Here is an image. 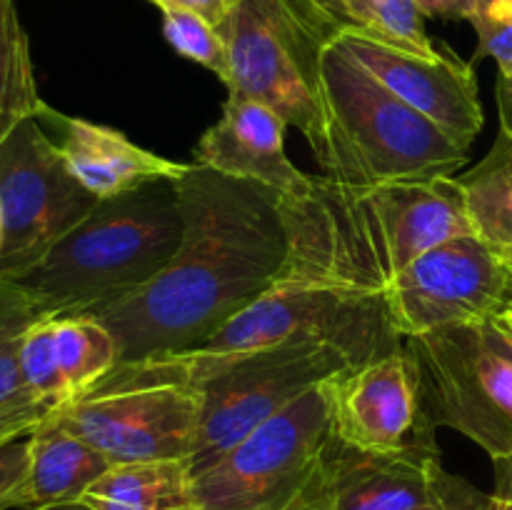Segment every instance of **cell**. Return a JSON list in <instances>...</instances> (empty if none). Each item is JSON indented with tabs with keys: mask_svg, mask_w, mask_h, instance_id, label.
<instances>
[{
	"mask_svg": "<svg viewBox=\"0 0 512 510\" xmlns=\"http://www.w3.org/2000/svg\"><path fill=\"white\" fill-rule=\"evenodd\" d=\"M183 240L150 283L88 310L108 325L120 363L198 350L260 298L288 263L280 193L190 163L178 178Z\"/></svg>",
	"mask_w": 512,
	"mask_h": 510,
	"instance_id": "obj_1",
	"label": "cell"
},
{
	"mask_svg": "<svg viewBox=\"0 0 512 510\" xmlns=\"http://www.w3.org/2000/svg\"><path fill=\"white\" fill-rule=\"evenodd\" d=\"M288 230L283 273L383 295L420 255L475 235L458 175L345 185L313 178L303 195H280Z\"/></svg>",
	"mask_w": 512,
	"mask_h": 510,
	"instance_id": "obj_2",
	"label": "cell"
},
{
	"mask_svg": "<svg viewBox=\"0 0 512 510\" xmlns=\"http://www.w3.org/2000/svg\"><path fill=\"white\" fill-rule=\"evenodd\" d=\"M180 240L178 180H155L100 200L13 283L45 313H88L150 283L173 260Z\"/></svg>",
	"mask_w": 512,
	"mask_h": 510,
	"instance_id": "obj_3",
	"label": "cell"
},
{
	"mask_svg": "<svg viewBox=\"0 0 512 510\" xmlns=\"http://www.w3.org/2000/svg\"><path fill=\"white\" fill-rule=\"evenodd\" d=\"M328 158L323 178L345 185L455 175L470 150L373 78L338 38L320 60Z\"/></svg>",
	"mask_w": 512,
	"mask_h": 510,
	"instance_id": "obj_4",
	"label": "cell"
},
{
	"mask_svg": "<svg viewBox=\"0 0 512 510\" xmlns=\"http://www.w3.org/2000/svg\"><path fill=\"white\" fill-rule=\"evenodd\" d=\"M148 360H158L200 395V425L188 458L193 478L315 385L353 368L338 348L305 340L238 353L190 350Z\"/></svg>",
	"mask_w": 512,
	"mask_h": 510,
	"instance_id": "obj_5",
	"label": "cell"
},
{
	"mask_svg": "<svg viewBox=\"0 0 512 510\" xmlns=\"http://www.w3.org/2000/svg\"><path fill=\"white\" fill-rule=\"evenodd\" d=\"M50 423L98 448L115 465L190 458L200 395L158 360L118 363L95 388L50 410Z\"/></svg>",
	"mask_w": 512,
	"mask_h": 510,
	"instance_id": "obj_6",
	"label": "cell"
},
{
	"mask_svg": "<svg viewBox=\"0 0 512 510\" xmlns=\"http://www.w3.org/2000/svg\"><path fill=\"white\" fill-rule=\"evenodd\" d=\"M230 55L228 93L273 108L298 128L323 168L328 158L320 60L330 38L305 23L285 0H240L220 25Z\"/></svg>",
	"mask_w": 512,
	"mask_h": 510,
	"instance_id": "obj_7",
	"label": "cell"
},
{
	"mask_svg": "<svg viewBox=\"0 0 512 510\" xmlns=\"http://www.w3.org/2000/svg\"><path fill=\"white\" fill-rule=\"evenodd\" d=\"M330 380L258 425L198 475L200 510H303L335 440Z\"/></svg>",
	"mask_w": 512,
	"mask_h": 510,
	"instance_id": "obj_8",
	"label": "cell"
},
{
	"mask_svg": "<svg viewBox=\"0 0 512 510\" xmlns=\"http://www.w3.org/2000/svg\"><path fill=\"white\" fill-rule=\"evenodd\" d=\"M295 340L338 348L353 368L403 348L383 295L280 273L255 303L225 323L198 353H238Z\"/></svg>",
	"mask_w": 512,
	"mask_h": 510,
	"instance_id": "obj_9",
	"label": "cell"
},
{
	"mask_svg": "<svg viewBox=\"0 0 512 510\" xmlns=\"http://www.w3.org/2000/svg\"><path fill=\"white\" fill-rule=\"evenodd\" d=\"M430 423L453 428L490 458L512 453V355L493 323L445 325L403 340Z\"/></svg>",
	"mask_w": 512,
	"mask_h": 510,
	"instance_id": "obj_10",
	"label": "cell"
},
{
	"mask_svg": "<svg viewBox=\"0 0 512 510\" xmlns=\"http://www.w3.org/2000/svg\"><path fill=\"white\" fill-rule=\"evenodd\" d=\"M25 118L0 140V278L15 280L83 223L100 198L73 175L63 150Z\"/></svg>",
	"mask_w": 512,
	"mask_h": 510,
	"instance_id": "obj_11",
	"label": "cell"
},
{
	"mask_svg": "<svg viewBox=\"0 0 512 510\" xmlns=\"http://www.w3.org/2000/svg\"><path fill=\"white\" fill-rule=\"evenodd\" d=\"M385 303L403 340L445 325L490 323L512 303V275L498 250L463 235L408 265L388 285Z\"/></svg>",
	"mask_w": 512,
	"mask_h": 510,
	"instance_id": "obj_12",
	"label": "cell"
},
{
	"mask_svg": "<svg viewBox=\"0 0 512 510\" xmlns=\"http://www.w3.org/2000/svg\"><path fill=\"white\" fill-rule=\"evenodd\" d=\"M333 428L363 450H438L423 403V383L408 348L350 368L330 380Z\"/></svg>",
	"mask_w": 512,
	"mask_h": 510,
	"instance_id": "obj_13",
	"label": "cell"
},
{
	"mask_svg": "<svg viewBox=\"0 0 512 510\" xmlns=\"http://www.w3.org/2000/svg\"><path fill=\"white\" fill-rule=\"evenodd\" d=\"M335 38L390 93L470 150L485 123L473 65L448 48L438 55H418L360 35Z\"/></svg>",
	"mask_w": 512,
	"mask_h": 510,
	"instance_id": "obj_14",
	"label": "cell"
},
{
	"mask_svg": "<svg viewBox=\"0 0 512 510\" xmlns=\"http://www.w3.org/2000/svg\"><path fill=\"white\" fill-rule=\"evenodd\" d=\"M448 470L438 450H363L335 435L303 510H413Z\"/></svg>",
	"mask_w": 512,
	"mask_h": 510,
	"instance_id": "obj_15",
	"label": "cell"
},
{
	"mask_svg": "<svg viewBox=\"0 0 512 510\" xmlns=\"http://www.w3.org/2000/svg\"><path fill=\"white\" fill-rule=\"evenodd\" d=\"M288 123L268 108L245 95L228 93L223 115L210 125L195 148V163L208 165L233 178L268 185L283 198L303 195L315 175L303 173L285 153Z\"/></svg>",
	"mask_w": 512,
	"mask_h": 510,
	"instance_id": "obj_16",
	"label": "cell"
},
{
	"mask_svg": "<svg viewBox=\"0 0 512 510\" xmlns=\"http://www.w3.org/2000/svg\"><path fill=\"white\" fill-rule=\"evenodd\" d=\"M40 118L60 125L58 145L70 170L100 200L115 198L155 180H178L190 165L150 153L135 145L128 135L108 125L68 118V115L55 113L53 108H45Z\"/></svg>",
	"mask_w": 512,
	"mask_h": 510,
	"instance_id": "obj_17",
	"label": "cell"
},
{
	"mask_svg": "<svg viewBox=\"0 0 512 510\" xmlns=\"http://www.w3.org/2000/svg\"><path fill=\"white\" fill-rule=\"evenodd\" d=\"M113 460L48 418L28 435V470L15 495L20 510H55L83 500Z\"/></svg>",
	"mask_w": 512,
	"mask_h": 510,
	"instance_id": "obj_18",
	"label": "cell"
},
{
	"mask_svg": "<svg viewBox=\"0 0 512 510\" xmlns=\"http://www.w3.org/2000/svg\"><path fill=\"white\" fill-rule=\"evenodd\" d=\"M80 503L90 510H200L188 458L113 465Z\"/></svg>",
	"mask_w": 512,
	"mask_h": 510,
	"instance_id": "obj_19",
	"label": "cell"
},
{
	"mask_svg": "<svg viewBox=\"0 0 512 510\" xmlns=\"http://www.w3.org/2000/svg\"><path fill=\"white\" fill-rule=\"evenodd\" d=\"M338 35H360L418 55L443 53L415 0H315Z\"/></svg>",
	"mask_w": 512,
	"mask_h": 510,
	"instance_id": "obj_20",
	"label": "cell"
},
{
	"mask_svg": "<svg viewBox=\"0 0 512 510\" xmlns=\"http://www.w3.org/2000/svg\"><path fill=\"white\" fill-rule=\"evenodd\" d=\"M458 180L475 235L498 253L512 250V130L500 128L488 155Z\"/></svg>",
	"mask_w": 512,
	"mask_h": 510,
	"instance_id": "obj_21",
	"label": "cell"
},
{
	"mask_svg": "<svg viewBox=\"0 0 512 510\" xmlns=\"http://www.w3.org/2000/svg\"><path fill=\"white\" fill-rule=\"evenodd\" d=\"M55 350L70 400L88 393L120 363V348L108 325L88 313L53 315Z\"/></svg>",
	"mask_w": 512,
	"mask_h": 510,
	"instance_id": "obj_22",
	"label": "cell"
},
{
	"mask_svg": "<svg viewBox=\"0 0 512 510\" xmlns=\"http://www.w3.org/2000/svg\"><path fill=\"white\" fill-rule=\"evenodd\" d=\"M48 105L38 95L30 40L15 0H0V140L25 118H40Z\"/></svg>",
	"mask_w": 512,
	"mask_h": 510,
	"instance_id": "obj_23",
	"label": "cell"
},
{
	"mask_svg": "<svg viewBox=\"0 0 512 510\" xmlns=\"http://www.w3.org/2000/svg\"><path fill=\"white\" fill-rule=\"evenodd\" d=\"M40 315L48 313L18 283L0 278V408L38 403L20 370V343Z\"/></svg>",
	"mask_w": 512,
	"mask_h": 510,
	"instance_id": "obj_24",
	"label": "cell"
},
{
	"mask_svg": "<svg viewBox=\"0 0 512 510\" xmlns=\"http://www.w3.org/2000/svg\"><path fill=\"white\" fill-rule=\"evenodd\" d=\"M20 370H23L25 383L38 403L58 408L70 400L68 383L63 378L58 350H55L53 313L40 315L25 330L23 343H20Z\"/></svg>",
	"mask_w": 512,
	"mask_h": 510,
	"instance_id": "obj_25",
	"label": "cell"
},
{
	"mask_svg": "<svg viewBox=\"0 0 512 510\" xmlns=\"http://www.w3.org/2000/svg\"><path fill=\"white\" fill-rule=\"evenodd\" d=\"M163 35L183 58L213 70L223 83L230 78V55L223 35L213 23L193 10L165 8L163 10Z\"/></svg>",
	"mask_w": 512,
	"mask_h": 510,
	"instance_id": "obj_26",
	"label": "cell"
},
{
	"mask_svg": "<svg viewBox=\"0 0 512 510\" xmlns=\"http://www.w3.org/2000/svg\"><path fill=\"white\" fill-rule=\"evenodd\" d=\"M478 33V58H493L500 75H512V0H475L470 15Z\"/></svg>",
	"mask_w": 512,
	"mask_h": 510,
	"instance_id": "obj_27",
	"label": "cell"
},
{
	"mask_svg": "<svg viewBox=\"0 0 512 510\" xmlns=\"http://www.w3.org/2000/svg\"><path fill=\"white\" fill-rule=\"evenodd\" d=\"M413 510H493V495L480 493L468 480L445 473L438 493Z\"/></svg>",
	"mask_w": 512,
	"mask_h": 510,
	"instance_id": "obj_28",
	"label": "cell"
},
{
	"mask_svg": "<svg viewBox=\"0 0 512 510\" xmlns=\"http://www.w3.org/2000/svg\"><path fill=\"white\" fill-rule=\"evenodd\" d=\"M28 470V435L0 445V510L15 508V495Z\"/></svg>",
	"mask_w": 512,
	"mask_h": 510,
	"instance_id": "obj_29",
	"label": "cell"
},
{
	"mask_svg": "<svg viewBox=\"0 0 512 510\" xmlns=\"http://www.w3.org/2000/svg\"><path fill=\"white\" fill-rule=\"evenodd\" d=\"M50 405L33 403V405H15V408H0V445L10 440L25 438L33 433L40 423L50 415Z\"/></svg>",
	"mask_w": 512,
	"mask_h": 510,
	"instance_id": "obj_30",
	"label": "cell"
},
{
	"mask_svg": "<svg viewBox=\"0 0 512 510\" xmlns=\"http://www.w3.org/2000/svg\"><path fill=\"white\" fill-rule=\"evenodd\" d=\"M240 0H163V8H183V10H193V13L203 15L208 23H213L215 28L225 23L230 18L235 8H238Z\"/></svg>",
	"mask_w": 512,
	"mask_h": 510,
	"instance_id": "obj_31",
	"label": "cell"
},
{
	"mask_svg": "<svg viewBox=\"0 0 512 510\" xmlns=\"http://www.w3.org/2000/svg\"><path fill=\"white\" fill-rule=\"evenodd\" d=\"M425 18L470 20L475 10V0H415Z\"/></svg>",
	"mask_w": 512,
	"mask_h": 510,
	"instance_id": "obj_32",
	"label": "cell"
},
{
	"mask_svg": "<svg viewBox=\"0 0 512 510\" xmlns=\"http://www.w3.org/2000/svg\"><path fill=\"white\" fill-rule=\"evenodd\" d=\"M285 3H288L290 8H293L295 13H298L300 18L305 20V23L313 25V28L318 30V33H323L325 38L333 40L335 35H338L333 30V25L328 23V18H325V15L320 13V8H318V5H315V0H285Z\"/></svg>",
	"mask_w": 512,
	"mask_h": 510,
	"instance_id": "obj_33",
	"label": "cell"
},
{
	"mask_svg": "<svg viewBox=\"0 0 512 510\" xmlns=\"http://www.w3.org/2000/svg\"><path fill=\"white\" fill-rule=\"evenodd\" d=\"M495 490L493 498L512 503V453L503 455V458H495Z\"/></svg>",
	"mask_w": 512,
	"mask_h": 510,
	"instance_id": "obj_34",
	"label": "cell"
},
{
	"mask_svg": "<svg viewBox=\"0 0 512 510\" xmlns=\"http://www.w3.org/2000/svg\"><path fill=\"white\" fill-rule=\"evenodd\" d=\"M495 98H498L500 128L512 130V75H500L495 85Z\"/></svg>",
	"mask_w": 512,
	"mask_h": 510,
	"instance_id": "obj_35",
	"label": "cell"
},
{
	"mask_svg": "<svg viewBox=\"0 0 512 510\" xmlns=\"http://www.w3.org/2000/svg\"><path fill=\"white\" fill-rule=\"evenodd\" d=\"M490 323H493L495 328L500 330V333H503V335H508V338L512 340V303L508 305V308H503V310H500V313L495 315V318L490 320Z\"/></svg>",
	"mask_w": 512,
	"mask_h": 510,
	"instance_id": "obj_36",
	"label": "cell"
},
{
	"mask_svg": "<svg viewBox=\"0 0 512 510\" xmlns=\"http://www.w3.org/2000/svg\"><path fill=\"white\" fill-rule=\"evenodd\" d=\"M493 510H512V503H505V500L493 498Z\"/></svg>",
	"mask_w": 512,
	"mask_h": 510,
	"instance_id": "obj_37",
	"label": "cell"
},
{
	"mask_svg": "<svg viewBox=\"0 0 512 510\" xmlns=\"http://www.w3.org/2000/svg\"><path fill=\"white\" fill-rule=\"evenodd\" d=\"M55 510H90V508L83 503H73V505H63V508H55Z\"/></svg>",
	"mask_w": 512,
	"mask_h": 510,
	"instance_id": "obj_38",
	"label": "cell"
},
{
	"mask_svg": "<svg viewBox=\"0 0 512 510\" xmlns=\"http://www.w3.org/2000/svg\"><path fill=\"white\" fill-rule=\"evenodd\" d=\"M500 255H503L505 265H508V270H510V275H512V250H505V253H500Z\"/></svg>",
	"mask_w": 512,
	"mask_h": 510,
	"instance_id": "obj_39",
	"label": "cell"
},
{
	"mask_svg": "<svg viewBox=\"0 0 512 510\" xmlns=\"http://www.w3.org/2000/svg\"><path fill=\"white\" fill-rule=\"evenodd\" d=\"M498 333H500V330H498ZM500 335H503V333H500ZM503 343H505V348H508V353L512 355V340L508 338V335H503Z\"/></svg>",
	"mask_w": 512,
	"mask_h": 510,
	"instance_id": "obj_40",
	"label": "cell"
},
{
	"mask_svg": "<svg viewBox=\"0 0 512 510\" xmlns=\"http://www.w3.org/2000/svg\"><path fill=\"white\" fill-rule=\"evenodd\" d=\"M0 250H3V213H0Z\"/></svg>",
	"mask_w": 512,
	"mask_h": 510,
	"instance_id": "obj_41",
	"label": "cell"
},
{
	"mask_svg": "<svg viewBox=\"0 0 512 510\" xmlns=\"http://www.w3.org/2000/svg\"><path fill=\"white\" fill-rule=\"evenodd\" d=\"M155 5H158V8H163V0H153Z\"/></svg>",
	"mask_w": 512,
	"mask_h": 510,
	"instance_id": "obj_42",
	"label": "cell"
}]
</instances>
